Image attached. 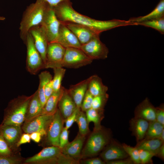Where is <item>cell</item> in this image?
<instances>
[{
	"label": "cell",
	"instance_id": "obj_1",
	"mask_svg": "<svg viewBox=\"0 0 164 164\" xmlns=\"http://www.w3.org/2000/svg\"><path fill=\"white\" fill-rule=\"evenodd\" d=\"M53 7L56 16L60 22L78 24L87 26L100 34L116 27L131 25L128 20L113 19L102 21L84 15L73 9L70 0L63 1Z\"/></svg>",
	"mask_w": 164,
	"mask_h": 164
},
{
	"label": "cell",
	"instance_id": "obj_2",
	"mask_svg": "<svg viewBox=\"0 0 164 164\" xmlns=\"http://www.w3.org/2000/svg\"><path fill=\"white\" fill-rule=\"evenodd\" d=\"M49 5L43 0H36L27 7L19 27L20 37L24 43L30 28L41 24Z\"/></svg>",
	"mask_w": 164,
	"mask_h": 164
},
{
	"label": "cell",
	"instance_id": "obj_3",
	"mask_svg": "<svg viewBox=\"0 0 164 164\" xmlns=\"http://www.w3.org/2000/svg\"><path fill=\"white\" fill-rule=\"evenodd\" d=\"M31 97L21 95L11 100L4 111L2 124L22 126L25 121L28 105Z\"/></svg>",
	"mask_w": 164,
	"mask_h": 164
},
{
	"label": "cell",
	"instance_id": "obj_4",
	"mask_svg": "<svg viewBox=\"0 0 164 164\" xmlns=\"http://www.w3.org/2000/svg\"><path fill=\"white\" fill-rule=\"evenodd\" d=\"M73 159L63 154L59 147H45L33 156L24 160V164H72Z\"/></svg>",
	"mask_w": 164,
	"mask_h": 164
},
{
	"label": "cell",
	"instance_id": "obj_5",
	"mask_svg": "<svg viewBox=\"0 0 164 164\" xmlns=\"http://www.w3.org/2000/svg\"><path fill=\"white\" fill-rule=\"evenodd\" d=\"M25 43L27 48L26 69L31 74L36 75L41 69L45 68V64L35 46L32 37L29 32Z\"/></svg>",
	"mask_w": 164,
	"mask_h": 164
},
{
	"label": "cell",
	"instance_id": "obj_6",
	"mask_svg": "<svg viewBox=\"0 0 164 164\" xmlns=\"http://www.w3.org/2000/svg\"><path fill=\"white\" fill-rule=\"evenodd\" d=\"M93 61L80 48L68 47L66 49L62 67L78 68L91 64Z\"/></svg>",
	"mask_w": 164,
	"mask_h": 164
},
{
	"label": "cell",
	"instance_id": "obj_7",
	"mask_svg": "<svg viewBox=\"0 0 164 164\" xmlns=\"http://www.w3.org/2000/svg\"><path fill=\"white\" fill-rule=\"evenodd\" d=\"M60 24L54 7L49 5L40 24L46 35L49 43L56 42Z\"/></svg>",
	"mask_w": 164,
	"mask_h": 164
},
{
	"label": "cell",
	"instance_id": "obj_8",
	"mask_svg": "<svg viewBox=\"0 0 164 164\" xmlns=\"http://www.w3.org/2000/svg\"><path fill=\"white\" fill-rule=\"evenodd\" d=\"M108 137L104 132L96 130L89 137L82 152V155L89 156L100 152L107 145Z\"/></svg>",
	"mask_w": 164,
	"mask_h": 164
},
{
	"label": "cell",
	"instance_id": "obj_9",
	"mask_svg": "<svg viewBox=\"0 0 164 164\" xmlns=\"http://www.w3.org/2000/svg\"><path fill=\"white\" fill-rule=\"evenodd\" d=\"M53 114H40L32 119L25 121L22 128L24 133H40L42 136L46 135L47 130Z\"/></svg>",
	"mask_w": 164,
	"mask_h": 164
},
{
	"label": "cell",
	"instance_id": "obj_10",
	"mask_svg": "<svg viewBox=\"0 0 164 164\" xmlns=\"http://www.w3.org/2000/svg\"><path fill=\"white\" fill-rule=\"evenodd\" d=\"M99 35H97L87 43L81 45L80 48L93 60L105 59L109 53L108 48L101 41Z\"/></svg>",
	"mask_w": 164,
	"mask_h": 164
},
{
	"label": "cell",
	"instance_id": "obj_11",
	"mask_svg": "<svg viewBox=\"0 0 164 164\" xmlns=\"http://www.w3.org/2000/svg\"><path fill=\"white\" fill-rule=\"evenodd\" d=\"M66 49V48L57 43H49L46 53L45 68L53 69L62 67V63Z\"/></svg>",
	"mask_w": 164,
	"mask_h": 164
},
{
	"label": "cell",
	"instance_id": "obj_12",
	"mask_svg": "<svg viewBox=\"0 0 164 164\" xmlns=\"http://www.w3.org/2000/svg\"><path fill=\"white\" fill-rule=\"evenodd\" d=\"M63 117L57 108L53 114L46 135L48 141L52 145L59 147V137L63 128Z\"/></svg>",
	"mask_w": 164,
	"mask_h": 164
},
{
	"label": "cell",
	"instance_id": "obj_13",
	"mask_svg": "<svg viewBox=\"0 0 164 164\" xmlns=\"http://www.w3.org/2000/svg\"><path fill=\"white\" fill-rule=\"evenodd\" d=\"M22 131L21 126L0 125V135L13 152L17 148V144L22 134Z\"/></svg>",
	"mask_w": 164,
	"mask_h": 164
},
{
	"label": "cell",
	"instance_id": "obj_14",
	"mask_svg": "<svg viewBox=\"0 0 164 164\" xmlns=\"http://www.w3.org/2000/svg\"><path fill=\"white\" fill-rule=\"evenodd\" d=\"M29 32L31 34L35 46L45 64L49 43L44 31L39 25L31 28Z\"/></svg>",
	"mask_w": 164,
	"mask_h": 164
},
{
	"label": "cell",
	"instance_id": "obj_15",
	"mask_svg": "<svg viewBox=\"0 0 164 164\" xmlns=\"http://www.w3.org/2000/svg\"><path fill=\"white\" fill-rule=\"evenodd\" d=\"M60 22L56 43L66 48L74 47L80 48L81 44L73 33L62 22Z\"/></svg>",
	"mask_w": 164,
	"mask_h": 164
},
{
	"label": "cell",
	"instance_id": "obj_16",
	"mask_svg": "<svg viewBox=\"0 0 164 164\" xmlns=\"http://www.w3.org/2000/svg\"><path fill=\"white\" fill-rule=\"evenodd\" d=\"M61 22L65 25L73 33L81 45L87 43L96 36L100 35V34L84 26L71 22Z\"/></svg>",
	"mask_w": 164,
	"mask_h": 164
},
{
	"label": "cell",
	"instance_id": "obj_17",
	"mask_svg": "<svg viewBox=\"0 0 164 164\" xmlns=\"http://www.w3.org/2000/svg\"><path fill=\"white\" fill-rule=\"evenodd\" d=\"M58 107L62 117L65 119L70 115L77 108L68 89L64 88L59 101Z\"/></svg>",
	"mask_w": 164,
	"mask_h": 164
},
{
	"label": "cell",
	"instance_id": "obj_18",
	"mask_svg": "<svg viewBox=\"0 0 164 164\" xmlns=\"http://www.w3.org/2000/svg\"><path fill=\"white\" fill-rule=\"evenodd\" d=\"M91 77L77 84L70 86L69 92L76 106L80 108L81 104L87 90L88 83Z\"/></svg>",
	"mask_w": 164,
	"mask_h": 164
},
{
	"label": "cell",
	"instance_id": "obj_19",
	"mask_svg": "<svg viewBox=\"0 0 164 164\" xmlns=\"http://www.w3.org/2000/svg\"><path fill=\"white\" fill-rule=\"evenodd\" d=\"M84 136L78 134L73 141L61 149L62 153L73 158L79 156L85 140Z\"/></svg>",
	"mask_w": 164,
	"mask_h": 164
},
{
	"label": "cell",
	"instance_id": "obj_20",
	"mask_svg": "<svg viewBox=\"0 0 164 164\" xmlns=\"http://www.w3.org/2000/svg\"><path fill=\"white\" fill-rule=\"evenodd\" d=\"M43 108L37 90L31 95L27 109L25 121L29 120L41 114Z\"/></svg>",
	"mask_w": 164,
	"mask_h": 164
},
{
	"label": "cell",
	"instance_id": "obj_21",
	"mask_svg": "<svg viewBox=\"0 0 164 164\" xmlns=\"http://www.w3.org/2000/svg\"><path fill=\"white\" fill-rule=\"evenodd\" d=\"M156 108L146 98L137 107L136 113L139 118L148 121H156Z\"/></svg>",
	"mask_w": 164,
	"mask_h": 164
},
{
	"label": "cell",
	"instance_id": "obj_22",
	"mask_svg": "<svg viewBox=\"0 0 164 164\" xmlns=\"http://www.w3.org/2000/svg\"><path fill=\"white\" fill-rule=\"evenodd\" d=\"M127 155L123 147L115 145L108 146L101 154L102 158L107 161L122 159Z\"/></svg>",
	"mask_w": 164,
	"mask_h": 164
},
{
	"label": "cell",
	"instance_id": "obj_23",
	"mask_svg": "<svg viewBox=\"0 0 164 164\" xmlns=\"http://www.w3.org/2000/svg\"><path fill=\"white\" fill-rule=\"evenodd\" d=\"M164 17V0H160L154 9L146 15L132 18L128 21L132 25L144 21L158 19Z\"/></svg>",
	"mask_w": 164,
	"mask_h": 164
},
{
	"label": "cell",
	"instance_id": "obj_24",
	"mask_svg": "<svg viewBox=\"0 0 164 164\" xmlns=\"http://www.w3.org/2000/svg\"><path fill=\"white\" fill-rule=\"evenodd\" d=\"M64 88L62 86L59 90L53 92L47 100L41 114H53L55 113L58 108V102Z\"/></svg>",
	"mask_w": 164,
	"mask_h": 164
},
{
	"label": "cell",
	"instance_id": "obj_25",
	"mask_svg": "<svg viewBox=\"0 0 164 164\" xmlns=\"http://www.w3.org/2000/svg\"><path fill=\"white\" fill-rule=\"evenodd\" d=\"M90 77L87 90L91 95L94 97L107 93L108 87L104 85L101 78L97 75Z\"/></svg>",
	"mask_w": 164,
	"mask_h": 164
},
{
	"label": "cell",
	"instance_id": "obj_26",
	"mask_svg": "<svg viewBox=\"0 0 164 164\" xmlns=\"http://www.w3.org/2000/svg\"><path fill=\"white\" fill-rule=\"evenodd\" d=\"M39 84L37 90L39 100L43 108L46 101L44 94V89L46 84L52 80L53 77L50 72L45 71L41 72L39 74Z\"/></svg>",
	"mask_w": 164,
	"mask_h": 164
},
{
	"label": "cell",
	"instance_id": "obj_27",
	"mask_svg": "<svg viewBox=\"0 0 164 164\" xmlns=\"http://www.w3.org/2000/svg\"><path fill=\"white\" fill-rule=\"evenodd\" d=\"M163 141L159 138L147 139L140 143L136 147L138 150L142 149L148 151L155 155L158 151Z\"/></svg>",
	"mask_w": 164,
	"mask_h": 164
},
{
	"label": "cell",
	"instance_id": "obj_28",
	"mask_svg": "<svg viewBox=\"0 0 164 164\" xmlns=\"http://www.w3.org/2000/svg\"><path fill=\"white\" fill-rule=\"evenodd\" d=\"M164 129V125L156 121H150L145 135L147 139L159 138Z\"/></svg>",
	"mask_w": 164,
	"mask_h": 164
},
{
	"label": "cell",
	"instance_id": "obj_29",
	"mask_svg": "<svg viewBox=\"0 0 164 164\" xmlns=\"http://www.w3.org/2000/svg\"><path fill=\"white\" fill-rule=\"evenodd\" d=\"M149 125L148 121L141 118L137 119L134 125V131L137 138L141 140L145 136Z\"/></svg>",
	"mask_w": 164,
	"mask_h": 164
},
{
	"label": "cell",
	"instance_id": "obj_30",
	"mask_svg": "<svg viewBox=\"0 0 164 164\" xmlns=\"http://www.w3.org/2000/svg\"><path fill=\"white\" fill-rule=\"evenodd\" d=\"M75 122L78 125L80 134L85 136L89 132V123L87 121L86 114L80 110L77 114Z\"/></svg>",
	"mask_w": 164,
	"mask_h": 164
},
{
	"label": "cell",
	"instance_id": "obj_31",
	"mask_svg": "<svg viewBox=\"0 0 164 164\" xmlns=\"http://www.w3.org/2000/svg\"><path fill=\"white\" fill-rule=\"evenodd\" d=\"M54 76L52 80L53 87L54 92L59 90L61 87V82L66 73V70L63 67L53 69Z\"/></svg>",
	"mask_w": 164,
	"mask_h": 164
},
{
	"label": "cell",
	"instance_id": "obj_32",
	"mask_svg": "<svg viewBox=\"0 0 164 164\" xmlns=\"http://www.w3.org/2000/svg\"><path fill=\"white\" fill-rule=\"evenodd\" d=\"M135 25H141L153 28L161 33H164V17L152 20L144 21L136 23Z\"/></svg>",
	"mask_w": 164,
	"mask_h": 164
},
{
	"label": "cell",
	"instance_id": "obj_33",
	"mask_svg": "<svg viewBox=\"0 0 164 164\" xmlns=\"http://www.w3.org/2000/svg\"><path fill=\"white\" fill-rule=\"evenodd\" d=\"M101 110H97L91 108L86 111V115L88 122H92L96 128V130L99 129L100 118L99 111Z\"/></svg>",
	"mask_w": 164,
	"mask_h": 164
},
{
	"label": "cell",
	"instance_id": "obj_34",
	"mask_svg": "<svg viewBox=\"0 0 164 164\" xmlns=\"http://www.w3.org/2000/svg\"><path fill=\"white\" fill-rule=\"evenodd\" d=\"M108 97V94L106 93L94 97L91 108L96 110H101Z\"/></svg>",
	"mask_w": 164,
	"mask_h": 164
},
{
	"label": "cell",
	"instance_id": "obj_35",
	"mask_svg": "<svg viewBox=\"0 0 164 164\" xmlns=\"http://www.w3.org/2000/svg\"><path fill=\"white\" fill-rule=\"evenodd\" d=\"M122 147L125 152L130 157L133 162L136 164L141 163L139 158V150L136 147H133L126 145H124Z\"/></svg>",
	"mask_w": 164,
	"mask_h": 164
},
{
	"label": "cell",
	"instance_id": "obj_36",
	"mask_svg": "<svg viewBox=\"0 0 164 164\" xmlns=\"http://www.w3.org/2000/svg\"><path fill=\"white\" fill-rule=\"evenodd\" d=\"M24 160L20 157L13 155L10 156H0V164H20Z\"/></svg>",
	"mask_w": 164,
	"mask_h": 164
},
{
	"label": "cell",
	"instance_id": "obj_37",
	"mask_svg": "<svg viewBox=\"0 0 164 164\" xmlns=\"http://www.w3.org/2000/svg\"><path fill=\"white\" fill-rule=\"evenodd\" d=\"M13 155L14 152L3 138L0 135V156H8Z\"/></svg>",
	"mask_w": 164,
	"mask_h": 164
},
{
	"label": "cell",
	"instance_id": "obj_38",
	"mask_svg": "<svg viewBox=\"0 0 164 164\" xmlns=\"http://www.w3.org/2000/svg\"><path fill=\"white\" fill-rule=\"evenodd\" d=\"M94 97L87 90L83 98L80 109L84 112L92 108Z\"/></svg>",
	"mask_w": 164,
	"mask_h": 164
},
{
	"label": "cell",
	"instance_id": "obj_39",
	"mask_svg": "<svg viewBox=\"0 0 164 164\" xmlns=\"http://www.w3.org/2000/svg\"><path fill=\"white\" fill-rule=\"evenodd\" d=\"M68 130L65 127H63L60 135L59 147L61 149L63 148L69 142Z\"/></svg>",
	"mask_w": 164,
	"mask_h": 164
},
{
	"label": "cell",
	"instance_id": "obj_40",
	"mask_svg": "<svg viewBox=\"0 0 164 164\" xmlns=\"http://www.w3.org/2000/svg\"><path fill=\"white\" fill-rule=\"evenodd\" d=\"M139 152L141 163L142 164L148 162L153 156L155 155L154 153L144 150H139Z\"/></svg>",
	"mask_w": 164,
	"mask_h": 164
},
{
	"label": "cell",
	"instance_id": "obj_41",
	"mask_svg": "<svg viewBox=\"0 0 164 164\" xmlns=\"http://www.w3.org/2000/svg\"><path fill=\"white\" fill-rule=\"evenodd\" d=\"M80 108L77 107L74 112L65 119V128L67 129L69 128L75 122L77 114Z\"/></svg>",
	"mask_w": 164,
	"mask_h": 164
},
{
	"label": "cell",
	"instance_id": "obj_42",
	"mask_svg": "<svg viewBox=\"0 0 164 164\" xmlns=\"http://www.w3.org/2000/svg\"><path fill=\"white\" fill-rule=\"evenodd\" d=\"M156 109V121L164 125V111L163 106Z\"/></svg>",
	"mask_w": 164,
	"mask_h": 164
},
{
	"label": "cell",
	"instance_id": "obj_43",
	"mask_svg": "<svg viewBox=\"0 0 164 164\" xmlns=\"http://www.w3.org/2000/svg\"><path fill=\"white\" fill-rule=\"evenodd\" d=\"M31 139L29 134L26 133L22 134L17 143V147L18 148L22 144L29 143Z\"/></svg>",
	"mask_w": 164,
	"mask_h": 164
},
{
	"label": "cell",
	"instance_id": "obj_44",
	"mask_svg": "<svg viewBox=\"0 0 164 164\" xmlns=\"http://www.w3.org/2000/svg\"><path fill=\"white\" fill-rule=\"evenodd\" d=\"M54 92L52 80L46 84L44 89V94L46 100Z\"/></svg>",
	"mask_w": 164,
	"mask_h": 164
},
{
	"label": "cell",
	"instance_id": "obj_45",
	"mask_svg": "<svg viewBox=\"0 0 164 164\" xmlns=\"http://www.w3.org/2000/svg\"><path fill=\"white\" fill-rule=\"evenodd\" d=\"M82 163L85 164H104L105 162L98 158L87 159L84 161Z\"/></svg>",
	"mask_w": 164,
	"mask_h": 164
},
{
	"label": "cell",
	"instance_id": "obj_46",
	"mask_svg": "<svg viewBox=\"0 0 164 164\" xmlns=\"http://www.w3.org/2000/svg\"><path fill=\"white\" fill-rule=\"evenodd\" d=\"M133 161L131 160H116L109 161L107 162L108 164H132Z\"/></svg>",
	"mask_w": 164,
	"mask_h": 164
},
{
	"label": "cell",
	"instance_id": "obj_47",
	"mask_svg": "<svg viewBox=\"0 0 164 164\" xmlns=\"http://www.w3.org/2000/svg\"><path fill=\"white\" fill-rule=\"evenodd\" d=\"M30 135L31 139L36 143L40 142L42 136L41 134L38 132H33Z\"/></svg>",
	"mask_w": 164,
	"mask_h": 164
},
{
	"label": "cell",
	"instance_id": "obj_48",
	"mask_svg": "<svg viewBox=\"0 0 164 164\" xmlns=\"http://www.w3.org/2000/svg\"><path fill=\"white\" fill-rule=\"evenodd\" d=\"M47 2L50 5L55 7L61 2L66 0H43Z\"/></svg>",
	"mask_w": 164,
	"mask_h": 164
},
{
	"label": "cell",
	"instance_id": "obj_49",
	"mask_svg": "<svg viewBox=\"0 0 164 164\" xmlns=\"http://www.w3.org/2000/svg\"><path fill=\"white\" fill-rule=\"evenodd\" d=\"M157 154L161 157L162 158H164V145L162 144L160 147Z\"/></svg>",
	"mask_w": 164,
	"mask_h": 164
},
{
	"label": "cell",
	"instance_id": "obj_50",
	"mask_svg": "<svg viewBox=\"0 0 164 164\" xmlns=\"http://www.w3.org/2000/svg\"><path fill=\"white\" fill-rule=\"evenodd\" d=\"M159 139L161 140L163 142H164V130H163V131L162 132L161 134L160 135V137L159 138Z\"/></svg>",
	"mask_w": 164,
	"mask_h": 164
},
{
	"label": "cell",
	"instance_id": "obj_51",
	"mask_svg": "<svg viewBox=\"0 0 164 164\" xmlns=\"http://www.w3.org/2000/svg\"><path fill=\"white\" fill-rule=\"evenodd\" d=\"M5 19L4 17L0 16V20H4Z\"/></svg>",
	"mask_w": 164,
	"mask_h": 164
}]
</instances>
